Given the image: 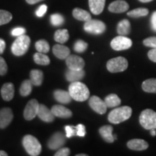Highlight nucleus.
I'll return each mask as SVG.
<instances>
[{
    "mask_svg": "<svg viewBox=\"0 0 156 156\" xmlns=\"http://www.w3.org/2000/svg\"><path fill=\"white\" fill-rule=\"evenodd\" d=\"M70 154V151L69 148L63 147L58 149V151L55 153V156H68Z\"/></svg>",
    "mask_w": 156,
    "mask_h": 156,
    "instance_id": "43",
    "label": "nucleus"
},
{
    "mask_svg": "<svg viewBox=\"0 0 156 156\" xmlns=\"http://www.w3.org/2000/svg\"><path fill=\"white\" fill-rule=\"evenodd\" d=\"M47 11V6L46 5H42L38 7L36 12V14L38 17H41L45 15V13Z\"/></svg>",
    "mask_w": 156,
    "mask_h": 156,
    "instance_id": "42",
    "label": "nucleus"
},
{
    "mask_svg": "<svg viewBox=\"0 0 156 156\" xmlns=\"http://www.w3.org/2000/svg\"><path fill=\"white\" fill-rule=\"evenodd\" d=\"M140 123L145 129H156V112L151 109L142 111L140 116Z\"/></svg>",
    "mask_w": 156,
    "mask_h": 156,
    "instance_id": "5",
    "label": "nucleus"
},
{
    "mask_svg": "<svg viewBox=\"0 0 156 156\" xmlns=\"http://www.w3.org/2000/svg\"><path fill=\"white\" fill-rule=\"evenodd\" d=\"M148 58L153 61V62H155L156 63V48H153V49H151L149 51L147 54Z\"/></svg>",
    "mask_w": 156,
    "mask_h": 156,
    "instance_id": "44",
    "label": "nucleus"
},
{
    "mask_svg": "<svg viewBox=\"0 0 156 156\" xmlns=\"http://www.w3.org/2000/svg\"><path fill=\"white\" fill-rule=\"evenodd\" d=\"M27 2V3H28L29 5H34V4H36L39 2L44 1V0H25Z\"/></svg>",
    "mask_w": 156,
    "mask_h": 156,
    "instance_id": "47",
    "label": "nucleus"
},
{
    "mask_svg": "<svg viewBox=\"0 0 156 156\" xmlns=\"http://www.w3.org/2000/svg\"><path fill=\"white\" fill-rule=\"evenodd\" d=\"M7 155H8V154L6 153L5 151H0V156H7Z\"/></svg>",
    "mask_w": 156,
    "mask_h": 156,
    "instance_id": "48",
    "label": "nucleus"
},
{
    "mask_svg": "<svg viewBox=\"0 0 156 156\" xmlns=\"http://www.w3.org/2000/svg\"><path fill=\"white\" fill-rule=\"evenodd\" d=\"M51 112L55 116L62 119H68L73 116V112L69 108L62 105H55L52 106Z\"/></svg>",
    "mask_w": 156,
    "mask_h": 156,
    "instance_id": "16",
    "label": "nucleus"
},
{
    "mask_svg": "<svg viewBox=\"0 0 156 156\" xmlns=\"http://www.w3.org/2000/svg\"><path fill=\"white\" fill-rule=\"evenodd\" d=\"M66 136L67 138L72 137L73 136L76 135V128L73 126H65Z\"/></svg>",
    "mask_w": 156,
    "mask_h": 156,
    "instance_id": "40",
    "label": "nucleus"
},
{
    "mask_svg": "<svg viewBox=\"0 0 156 156\" xmlns=\"http://www.w3.org/2000/svg\"><path fill=\"white\" fill-rule=\"evenodd\" d=\"M132 110L129 106H122L114 108L109 113L108 119L112 124H118L128 120L132 116Z\"/></svg>",
    "mask_w": 156,
    "mask_h": 156,
    "instance_id": "2",
    "label": "nucleus"
},
{
    "mask_svg": "<svg viewBox=\"0 0 156 156\" xmlns=\"http://www.w3.org/2000/svg\"><path fill=\"white\" fill-rule=\"evenodd\" d=\"M26 32L25 29L24 28H22V27H18V28H15L12 30L11 34L12 36H17L18 37L20 36H22V35H24Z\"/></svg>",
    "mask_w": 156,
    "mask_h": 156,
    "instance_id": "41",
    "label": "nucleus"
},
{
    "mask_svg": "<svg viewBox=\"0 0 156 156\" xmlns=\"http://www.w3.org/2000/svg\"><path fill=\"white\" fill-rule=\"evenodd\" d=\"M36 49L41 53L46 54L49 51L50 47L48 43L45 40H39L36 43Z\"/></svg>",
    "mask_w": 156,
    "mask_h": 156,
    "instance_id": "33",
    "label": "nucleus"
},
{
    "mask_svg": "<svg viewBox=\"0 0 156 156\" xmlns=\"http://www.w3.org/2000/svg\"><path fill=\"white\" fill-rule=\"evenodd\" d=\"M129 7L128 3L124 0H117L113 2L108 6V10L114 13H122L127 11Z\"/></svg>",
    "mask_w": 156,
    "mask_h": 156,
    "instance_id": "14",
    "label": "nucleus"
},
{
    "mask_svg": "<svg viewBox=\"0 0 156 156\" xmlns=\"http://www.w3.org/2000/svg\"><path fill=\"white\" fill-rule=\"evenodd\" d=\"M112 132L113 127L110 125L103 126L99 129V133H100L101 136H102V138L106 142H108V143H112L115 140L114 136L112 134Z\"/></svg>",
    "mask_w": 156,
    "mask_h": 156,
    "instance_id": "23",
    "label": "nucleus"
},
{
    "mask_svg": "<svg viewBox=\"0 0 156 156\" xmlns=\"http://www.w3.org/2000/svg\"><path fill=\"white\" fill-rule=\"evenodd\" d=\"M87 154H78V155H77L76 156H87Z\"/></svg>",
    "mask_w": 156,
    "mask_h": 156,
    "instance_id": "51",
    "label": "nucleus"
},
{
    "mask_svg": "<svg viewBox=\"0 0 156 156\" xmlns=\"http://www.w3.org/2000/svg\"><path fill=\"white\" fill-rule=\"evenodd\" d=\"M76 128V135L78 136H85L86 134V131H85V126L82 124H79L78 125L75 126Z\"/></svg>",
    "mask_w": 156,
    "mask_h": 156,
    "instance_id": "39",
    "label": "nucleus"
},
{
    "mask_svg": "<svg viewBox=\"0 0 156 156\" xmlns=\"http://www.w3.org/2000/svg\"><path fill=\"white\" fill-rule=\"evenodd\" d=\"M30 44V38L28 36L26 35H22L20 36L15 39L12 45L11 50L12 54L15 56H20L28 51L29 46Z\"/></svg>",
    "mask_w": 156,
    "mask_h": 156,
    "instance_id": "3",
    "label": "nucleus"
},
{
    "mask_svg": "<svg viewBox=\"0 0 156 156\" xmlns=\"http://www.w3.org/2000/svg\"><path fill=\"white\" fill-rule=\"evenodd\" d=\"M12 19V15L8 11L0 9V25L7 24Z\"/></svg>",
    "mask_w": 156,
    "mask_h": 156,
    "instance_id": "34",
    "label": "nucleus"
},
{
    "mask_svg": "<svg viewBox=\"0 0 156 156\" xmlns=\"http://www.w3.org/2000/svg\"><path fill=\"white\" fill-rule=\"evenodd\" d=\"M15 94V87L12 83H5L1 89V95L3 100L9 101L13 98Z\"/></svg>",
    "mask_w": 156,
    "mask_h": 156,
    "instance_id": "18",
    "label": "nucleus"
},
{
    "mask_svg": "<svg viewBox=\"0 0 156 156\" xmlns=\"http://www.w3.org/2000/svg\"><path fill=\"white\" fill-rule=\"evenodd\" d=\"M6 47V44L5 41L3 40V39L0 38V54H3L4 51H5Z\"/></svg>",
    "mask_w": 156,
    "mask_h": 156,
    "instance_id": "46",
    "label": "nucleus"
},
{
    "mask_svg": "<svg viewBox=\"0 0 156 156\" xmlns=\"http://www.w3.org/2000/svg\"><path fill=\"white\" fill-rule=\"evenodd\" d=\"M34 62L39 65H48L50 64V58L44 53L37 52L34 56Z\"/></svg>",
    "mask_w": 156,
    "mask_h": 156,
    "instance_id": "31",
    "label": "nucleus"
},
{
    "mask_svg": "<svg viewBox=\"0 0 156 156\" xmlns=\"http://www.w3.org/2000/svg\"><path fill=\"white\" fill-rule=\"evenodd\" d=\"M68 91L73 100L79 102H83L90 97V91L87 87L80 81L71 83Z\"/></svg>",
    "mask_w": 156,
    "mask_h": 156,
    "instance_id": "1",
    "label": "nucleus"
},
{
    "mask_svg": "<svg viewBox=\"0 0 156 156\" xmlns=\"http://www.w3.org/2000/svg\"><path fill=\"white\" fill-rule=\"evenodd\" d=\"M143 44L147 47L156 48V37H150L143 41Z\"/></svg>",
    "mask_w": 156,
    "mask_h": 156,
    "instance_id": "37",
    "label": "nucleus"
},
{
    "mask_svg": "<svg viewBox=\"0 0 156 156\" xmlns=\"http://www.w3.org/2000/svg\"><path fill=\"white\" fill-rule=\"evenodd\" d=\"M132 46V41L130 38L124 36L115 37L111 42V46L115 51H123L129 48Z\"/></svg>",
    "mask_w": 156,
    "mask_h": 156,
    "instance_id": "8",
    "label": "nucleus"
},
{
    "mask_svg": "<svg viewBox=\"0 0 156 156\" xmlns=\"http://www.w3.org/2000/svg\"><path fill=\"white\" fill-rule=\"evenodd\" d=\"M107 69L112 73H122L125 71L128 67V62L124 57H118L112 58L108 60L106 64Z\"/></svg>",
    "mask_w": 156,
    "mask_h": 156,
    "instance_id": "6",
    "label": "nucleus"
},
{
    "mask_svg": "<svg viewBox=\"0 0 156 156\" xmlns=\"http://www.w3.org/2000/svg\"><path fill=\"white\" fill-rule=\"evenodd\" d=\"M38 116L43 122L47 123L52 122L55 118V116L53 114L51 110L50 111L47 107L43 104H40V106H39Z\"/></svg>",
    "mask_w": 156,
    "mask_h": 156,
    "instance_id": "15",
    "label": "nucleus"
},
{
    "mask_svg": "<svg viewBox=\"0 0 156 156\" xmlns=\"http://www.w3.org/2000/svg\"><path fill=\"white\" fill-rule=\"evenodd\" d=\"M53 53L59 59H66L70 55V50L62 44H56L53 47Z\"/></svg>",
    "mask_w": 156,
    "mask_h": 156,
    "instance_id": "19",
    "label": "nucleus"
},
{
    "mask_svg": "<svg viewBox=\"0 0 156 156\" xmlns=\"http://www.w3.org/2000/svg\"><path fill=\"white\" fill-rule=\"evenodd\" d=\"M89 7L94 15H100L103 11L106 0H88Z\"/></svg>",
    "mask_w": 156,
    "mask_h": 156,
    "instance_id": "22",
    "label": "nucleus"
},
{
    "mask_svg": "<svg viewBox=\"0 0 156 156\" xmlns=\"http://www.w3.org/2000/svg\"><path fill=\"white\" fill-rule=\"evenodd\" d=\"M50 20L51 25H53L54 26H60L64 22V17L62 15L57 14V13L51 15Z\"/></svg>",
    "mask_w": 156,
    "mask_h": 156,
    "instance_id": "35",
    "label": "nucleus"
},
{
    "mask_svg": "<svg viewBox=\"0 0 156 156\" xmlns=\"http://www.w3.org/2000/svg\"><path fill=\"white\" fill-rule=\"evenodd\" d=\"M89 105L94 112L99 114H104L108 108L105 101L96 95L90 97L89 100Z\"/></svg>",
    "mask_w": 156,
    "mask_h": 156,
    "instance_id": "10",
    "label": "nucleus"
},
{
    "mask_svg": "<svg viewBox=\"0 0 156 156\" xmlns=\"http://www.w3.org/2000/svg\"><path fill=\"white\" fill-rule=\"evenodd\" d=\"M66 137L67 136H64V134H62V132L54 133L48 142V148H50L51 150L59 149L65 143Z\"/></svg>",
    "mask_w": 156,
    "mask_h": 156,
    "instance_id": "12",
    "label": "nucleus"
},
{
    "mask_svg": "<svg viewBox=\"0 0 156 156\" xmlns=\"http://www.w3.org/2000/svg\"><path fill=\"white\" fill-rule=\"evenodd\" d=\"M73 17L76 20L80 21H84V22H87V21L91 20V15L86 10H84L80 8H75L73 11Z\"/></svg>",
    "mask_w": 156,
    "mask_h": 156,
    "instance_id": "26",
    "label": "nucleus"
},
{
    "mask_svg": "<svg viewBox=\"0 0 156 156\" xmlns=\"http://www.w3.org/2000/svg\"><path fill=\"white\" fill-rule=\"evenodd\" d=\"M33 83H31L30 80H25L21 84L20 87V93L22 96H28L32 92Z\"/></svg>",
    "mask_w": 156,
    "mask_h": 156,
    "instance_id": "30",
    "label": "nucleus"
},
{
    "mask_svg": "<svg viewBox=\"0 0 156 156\" xmlns=\"http://www.w3.org/2000/svg\"><path fill=\"white\" fill-rule=\"evenodd\" d=\"M7 69H8V67H7V64L5 60L2 56H0V75H5L7 73Z\"/></svg>",
    "mask_w": 156,
    "mask_h": 156,
    "instance_id": "38",
    "label": "nucleus"
},
{
    "mask_svg": "<svg viewBox=\"0 0 156 156\" xmlns=\"http://www.w3.org/2000/svg\"><path fill=\"white\" fill-rule=\"evenodd\" d=\"M142 87L145 92L156 93V79L152 78V79L146 80L142 83Z\"/></svg>",
    "mask_w": 156,
    "mask_h": 156,
    "instance_id": "29",
    "label": "nucleus"
},
{
    "mask_svg": "<svg viewBox=\"0 0 156 156\" xmlns=\"http://www.w3.org/2000/svg\"><path fill=\"white\" fill-rule=\"evenodd\" d=\"M117 33L120 36H127L131 31V25L128 20L124 19L121 20L117 25Z\"/></svg>",
    "mask_w": 156,
    "mask_h": 156,
    "instance_id": "24",
    "label": "nucleus"
},
{
    "mask_svg": "<svg viewBox=\"0 0 156 156\" xmlns=\"http://www.w3.org/2000/svg\"><path fill=\"white\" fill-rule=\"evenodd\" d=\"M105 103L108 108H114L119 106L122 103L121 99L116 94H110L107 95L105 98Z\"/></svg>",
    "mask_w": 156,
    "mask_h": 156,
    "instance_id": "28",
    "label": "nucleus"
},
{
    "mask_svg": "<svg viewBox=\"0 0 156 156\" xmlns=\"http://www.w3.org/2000/svg\"><path fill=\"white\" fill-rule=\"evenodd\" d=\"M13 119V113L11 108H3L0 110V129H5Z\"/></svg>",
    "mask_w": 156,
    "mask_h": 156,
    "instance_id": "13",
    "label": "nucleus"
},
{
    "mask_svg": "<svg viewBox=\"0 0 156 156\" xmlns=\"http://www.w3.org/2000/svg\"><path fill=\"white\" fill-rule=\"evenodd\" d=\"M106 26L105 23L98 20H90L85 23L84 30L87 33L94 35H100L105 32Z\"/></svg>",
    "mask_w": 156,
    "mask_h": 156,
    "instance_id": "7",
    "label": "nucleus"
},
{
    "mask_svg": "<svg viewBox=\"0 0 156 156\" xmlns=\"http://www.w3.org/2000/svg\"><path fill=\"white\" fill-rule=\"evenodd\" d=\"M151 134L152 136H155L156 135V132H155V129H151Z\"/></svg>",
    "mask_w": 156,
    "mask_h": 156,
    "instance_id": "49",
    "label": "nucleus"
},
{
    "mask_svg": "<svg viewBox=\"0 0 156 156\" xmlns=\"http://www.w3.org/2000/svg\"><path fill=\"white\" fill-rule=\"evenodd\" d=\"M69 35L67 29L57 30L54 34V40L59 44H64L69 40Z\"/></svg>",
    "mask_w": 156,
    "mask_h": 156,
    "instance_id": "27",
    "label": "nucleus"
},
{
    "mask_svg": "<svg viewBox=\"0 0 156 156\" xmlns=\"http://www.w3.org/2000/svg\"><path fill=\"white\" fill-rule=\"evenodd\" d=\"M30 80L35 86H40L44 80V74L38 69H33L30 73Z\"/></svg>",
    "mask_w": 156,
    "mask_h": 156,
    "instance_id": "25",
    "label": "nucleus"
},
{
    "mask_svg": "<svg viewBox=\"0 0 156 156\" xmlns=\"http://www.w3.org/2000/svg\"><path fill=\"white\" fill-rule=\"evenodd\" d=\"M87 48V44L83 40H78L74 45V50L77 53H83L85 51Z\"/></svg>",
    "mask_w": 156,
    "mask_h": 156,
    "instance_id": "36",
    "label": "nucleus"
},
{
    "mask_svg": "<svg viewBox=\"0 0 156 156\" xmlns=\"http://www.w3.org/2000/svg\"><path fill=\"white\" fill-rule=\"evenodd\" d=\"M54 98L58 101V103H63V104H67L71 102L72 98L70 95L69 91H65L63 90H56L54 92Z\"/></svg>",
    "mask_w": 156,
    "mask_h": 156,
    "instance_id": "21",
    "label": "nucleus"
},
{
    "mask_svg": "<svg viewBox=\"0 0 156 156\" xmlns=\"http://www.w3.org/2000/svg\"><path fill=\"white\" fill-rule=\"evenodd\" d=\"M85 73L83 69L80 70H73L68 69L65 73V77L67 81L70 83H74V82L80 81L85 77Z\"/></svg>",
    "mask_w": 156,
    "mask_h": 156,
    "instance_id": "17",
    "label": "nucleus"
},
{
    "mask_svg": "<svg viewBox=\"0 0 156 156\" xmlns=\"http://www.w3.org/2000/svg\"><path fill=\"white\" fill-rule=\"evenodd\" d=\"M148 143L145 140L140 139H134L129 140L127 142V147L130 150L136 151H145L147 149Z\"/></svg>",
    "mask_w": 156,
    "mask_h": 156,
    "instance_id": "20",
    "label": "nucleus"
},
{
    "mask_svg": "<svg viewBox=\"0 0 156 156\" xmlns=\"http://www.w3.org/2000/svg\"><path fill=\"white\" fill-rule=\"evenodd\" d=\"M151 27L153 30L156 32V11L154 12L151 16Z\"/></svg>",
    "mask_w": 156,
    "mask_h": 156,
    "instance_id": "45",
    "label": "nucleus"
},
{
    "mask_svg": "<svg viewBox=\"0 0 156 156\" xmlns=\"http://www.w3.org/2000/svg\"><path fill=\"white\" fill-rule=\"evenodd\" d=\"M149 11L146 8H136L133 10L129 11L127 12L129 17H133V18H137V17H144L148 15Z\"/></svg>",
    "mask_w": 156,
    "mask_h": 156,
    "instance_id": "32",
    "label": "nucleus"
},
{
    "mask_svg": "<svg viewBox=\"0 0 156 156\" xmlns=\"http://www.w3.org/2000/svg\"><path fill=\"white\" fill-rule=\"evenodd\" d=\"M66 64L68 69L73 70L83 69L85 67V61L80 56L77 55H69L66 58Z\"/></svg>",
    "mask_w": 156,
    "mask_h": 156,
    "instance_id": "11",
    "label": "nucleus"
},
{
    "mask_svg": "<svg viewBox=\"0 0 156 156\" xmlns=\"http://www.w3.org/2000/svg\"><path fill=\"white\" fill-rule=\"evenodd\" d=\"M39 106L40 104L38 101L36 99H32L27 103L26 106L24 109L23 112V116H24L25 119L27 121H30L38 116V113L39 110Z\"/></svg>",
    "mask_w": 156,
    "mask_h": 156,
    "instance_id": "9",
    "label": "nucleus"
},
{
    "mask_svg": "<svg viewBox=\"0 0 156 156\" xmlns=\"http://www.w3.org/2000/svg\"><path fill=\"white\" fill-rule=\"evenodd\" d=\"M139 1L143 3H147V2H152L153 0H139Z\"/></svg>",
    "mask_w": 156,
    "mask_h": 156,
    "instance_id": "50",
    "label": "nucleus"
},
{
    "mask_svg": "<svg viewBox=\"0 0 156 156\" xmlns=\"http://www.w3.org/2000/svg\"><path fill=\"white\" fill-rule=\"evenodd\" d=\"M23 145L25 150L31 156L40 155L41 152V145L35 136L28 134L23 139Z\"/></svg>",
    "mask_w": 156,
    "mask_h": 156,
    "instance_id": "4",
    "label": "nucleus"
}]
</instances>
